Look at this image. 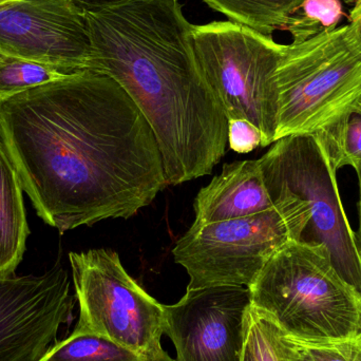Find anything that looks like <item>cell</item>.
I'll return each mask as SVG.
<instances>
[{
	"instance_id": "cell-6",
	"label": "cell",
	"mask_w": 361,
	"mask_h": 361,
	"mask_svg": "<svg viewBox=\"0 0 361 361\" xmlns=\"http://www.w3.org/2000/svg\"><path fill=\"white\" fill-rule=\"evenodd\" d=\"M191 42L227 120H246L258 127L261 147L275 143L279 111L276 71L283 44L229 20L193 25Z\"/></svg>"
},
{
	"instance_id": "cell-17",
	"label": "cell",
	"mask_w": 361,
	"mask_h": 361,
	"mask_svg": "<svg viewBox=\"0 0 361 361\" xmlns=\"http://www.w3.org/2000/svg\"><path fill=\"white\" fill-rule=\"evenodd\" d=\"M245 335L259 361H302L294 343L252 305L245 318Z\"/></svg>"
},
{
	"instance_id": "cell-23",
	"label": "cell",
	"mask_w": 361,
	"mask_h": 361,
	"mask_svg": "<svg viewBox=\"0 0 361 361\" xmlns=\"http://www.w3.org/2000/svg\"><path fill=\"white\" fill-rule=\"evenodd\" d=\"M357 173L358 177V185H360V200H358L357 208H358V229L355 231L356 244H357L358 252H360L361 258V165L358 169H355Z\"/></svg>"
},
{
	"instance_id": "cell-26",
	"label": "cell",
	"mask_w": 361,
	"mask_h": 361,
	"mask_svg": "<svg viewBox=\"0 0 361 361\" xmlns=\"http://www.w3.org/2000/svg\"><path fill=\"white\" fill-rule=\"evenodd\" d=\"M6 59V56H4V55L0 54V61H2V59Z\"/></svg>"
},
{
	"instance_id": "cell-14",
	"label": "cell",
	"mask_w": 361,
	"mask_h": 361,
	"mask_svg": "<svg viewBox=\"0 0 361 361\" xmlns=\"http://www.w3.org/2000/svg\"><path fill=\"white\" fill-rule=\"evenodd\" d=\"M225 15L231 23L273 37L274 32L286 30L293 15L305 0H202Z\"/></svg>"
},
{
	"instance_id": "cell-3",
	"label": "cell",
	"mask_w": 361,
	"mask_h": 361,
	"mask_svg": "<svg viewBox=\"0 0 361 361\" xmlns=\"http://www.w3.org/2000/svg\"><path fill=\"white\" fill-rule=\"evenodd\" d=\"M252 305L305 343L361 338V295L337 273L324 246L288 241L250 286Z\"/></svg>"
},
{
	"instance_id": "cell-7",
	"label": "cell",
	"mask_w": 361,
	"mask_h": 361,
	"mask_svg": "<svg viewBox=\"0 0 361 361\" xmlns=\"http://www.w3.org/2000/svg\"><path fill=\"white\" fill-rule=\"evenodd\" d=\"M80 317L74 334L105 337L147 361L169 357L161 345L164 309L127 273L118 252H70Z\"/></svg>"
},
{
	"instance_id": "cell-10",
	"label": "cell",
	"mask_w": 361,
	"mask_h": 361,
	"mask_svg": "<svg viewBox=\"0 0 361 361\" xmlns=\"http://www.w3.org/2000/svg\"><path fill=\"white\" fill-rule=\"evenodd\" d=\"M0 54L56 68L89 69L91 44L73 0H0Z\"/></svg>"
},
{
	"instance_id": "cell-13",
	"label": "cell",
	"mask_w": 361,
	"mask_h": 361,
	"mask_svg": "<svg viewBox=\"0 0 361 361\" xmlns=\"http://www.w3.org/2000/svg\"><path fill=\"white\" fill-rule=\"evenodd\" d=\"M20 178L0 140V279L16 275L27 246V214Z\"/></svg>"
},
{
	"instance_id": "cell-12",
	"label": "cell",
	"mask_w": 361,
	"mask_h": 361,
	"mask_svg": "<svg viewBox=\"0 0 361 361\" xmlns=\"http://www.w3.org/2000/svg\"><path fill=\"white\" fill-rule=\"evenodd\" d=\"M275 207L259 160L235 161L201 188L195 201V222L244 218Z\"/></svg>"
},
{
	"instance_id": "cell-22",
	"label": "cell",
	"mask_w": 361,
	"mask_h": 361,
	"mask_svg": "<svg viewBox=\"0 0 361 361\" xmlns=\"http://www.w3.org/2000/svg\"><path fill=\"white\" fill-rule=\"evenodd\" d=\"M80 8H99V6H109L123 0H73Z\"/></svg>"
},
{
	"instance_id": "cell-19",
	"label": "cell",
	"mask_w": 361,
	"mask_h": 361,
	"mask_svg": "<svg viewBox=\"0 0 361 361\" xmlns=\"http://www.w3.org/2000/svg\"><path fill=\"white\" fill-rule=\"evenodd\" d=\"M343 15L341 0H305L286 30L292 34L293 42H301L320 32L335 29Z\"/></svg>"
},
{
	"instance_id": "cell-25",
	"label": "cell",
	"mask_w": 361,
	"mask_h": 361,
	"mask_svg": "<svg viewBox=\"0 0 361 361\" xmlns=\"http://www.w3.org/2000/svg\"><path fill=\"white\" fill-rule=\"evenodd\" d=\"M158 361H176V360H173V358H171V357H167V358H165V360H158Z\"/></svg>"
},
{
	"instance_id": "cell-8",
	"label": "cell",
	"mask_w": 361,
	"mask_h": 361,
	"mask_svg": "<svg viewBox=\"0 0 361 361\" xmlns=\"http://www.w3.org/2000/svg\"><path fill=\"white\" fill-rule=\"evenodd\" d=\"M290 241L283 214L267 212L220 222H193L173 250L189 276L187 290L245 286L256 281L267 261Z\"/></svg>"
},
{
	"instance_id": "cell-21",
	"label": "cell",
	"mask_w": 361,
	"mask_h": 361,
	"mask_svg": "<svg viewBox=\"0 0 361 361\" xmlns=\"http://www.w3.org/2000/svg\"><path fill=\"white\" fill-rule=\"evenodd\" d=\"M351 4L349 29L352 39L361 52V0H347Z\"/></svg>"
},
{
	"instance_id": "cell-11",
	"label": "cell",
	"mask_w": 361,
	"mask_h": 361,
	"mask_svg": "<svg viewBox=\"0 0 361 361\" xmlns=\"http://www.w3.org/2000/svg\"><path fill=\"white\" fill-rule=\"evenodd\" d=\"M250 305V288L231 286L187 290L179 302L163 305L176 361H242Z\"/></svg>"
},
{
	"instance_id": "cell-15",
	"label": "cell",
	"mask_w": 361,
	"mask_h": 361,
	"mask_svg": "<svg viewBox=\"0 0 361 361\" xmlns=\"http://www.w3.org/2000/svg\"><path fill=\"white\" fill-rule=\"evenodd\" d=\"M335 171L361 165V97L314 133Z\"/></svg>"
},
{
	"instance_id": "cell-9",
	"label": "cell",
	"mask_w": 361,
	"mask_h": 361,
	"mask_svg": "<svg viewBox=\"0 0 361 361\" xmlns=\"http://www.w3.org/2000/svg\"><path fill=\"white\" fill-rule=\"evenodd\" d=\"M75 300L59 262L42 275L0 279V361H39L72 320Z\"/></svg>"
},
{
	"instance_id": "cell-2",
	"label": "cell",
	"mask_w": 361,
	"mask_h": 361,
	"mask_svg": "<svg viewBox=\"0 0 361 361\" xmlns=\"http://www.w3.org/2000/svg\"><path fill=\"white\" fill-rule=\"evenodd\" d=\"M91 71L109 75L152 127L167 184L210 175L226 154L228 120L204 78L179 0L82 8Z\"/></svg>"
},
{
	"instance_id": "cell-1",
	"label": "cell",
	"mask_w": 361,
	"mask_h": 361,
	"mask_svg": "<svg viewBox=\"0 0 361 361\" xmlns=\"http://www.w3.org/2000/svg\"><path fill=\"white\" fill-rule=\"evenodd\" d=\"M0 140L38 216L61 233L129 219L167 186L137 104L91 70L0 104Z\"/></svg>"
},
{
	"instance_id": "cell-16",
	"label": "cell",
	"mask_w": 361,
	"mask_h": 361,
	"mask_svg": "<svg viewBox=\"0 0 361 361\" xmlns=\"http://www.w3.org/2000/svg\"><path fill=\"white\" fill-rule=\"evenodd\" d=\"M39 361L147 360L105 337L71 333L67 338L51 345Z\"/></svg>"
},
{
	"instance_id": "cell-20",
	"label": "cell",
	"mask_w": 361,
	"mask_h": 361,
	"mask_svg": "<svg viewBox=\"0 0 361 361\" xmlns=\"http://www.w3.org/2000/svg\"><path fill=\"white\" fill-rule=\"evenodd\" d=\"M262 133L246 120L228 121V145L238 154H248L262 145Z\"/></svg>"
},
{
	"instance_id": "cell-5",
	"label": "cell",
	"mask_w": 361,
	"mask_h": 361,
	"mask_svg": "<svg viewBox=\"0 0 361 361\" xmlns=\"http://www.w3.org/2000/svg\"><path fill=\"white\" fill-rule=\"evenodd\" d=\"M276 80V141L324 128L361 97V52L349 25L283 44Z\"/></svg>"
},
{
	"instance_id": "cell-24",
	"label": "cell",
	"mask_w": 361,
	"mask_h": 361,
	"mask_svg": "<svg viewBox=\"0 0 361 361\" xmlns=\"http://www.w3.org/2000/svg\"><path fill=\"white\" fill-rule=\"evenodd\" d=\"M242 361H259L257 357L256 352H255L254 345H252V341L246 337L245 341H244V350H243V357Z\"/></svg>"
},
{
	"instance_id": "cell-18",
	"label": "cell",
	"mask_w": 361,
	"mask_h": 361,
	"mask_svg": "<svg viewBox=\"0 0 361 361\" xmlns=\"http://www.w3.org/2000/svg\"><path fill=\"white\" fill-rule=\"evenodd\" d=\"M68 75L70 74L44 63L6 57L0 61V104L36 87L63 80Z\"/></svg>"
},
{
	"instance_id": "cell-4",
	"label": "cell",
	"mask_w": 361,
	"mask_h": 361,
	"mask_svg": "<svg viewBox=\"0 0 361 361\" xmlns=\"http://www.w3.org/2000/svg\"><path fill=\"white\" fill-rule=\"evenodd\" d=\"M274 206L288 212L295 241L324 246L337 273L361 295L355 231L341 203L336 173L313 135L275 142L259 159Z\"/></svg>"
}]
</instances>
